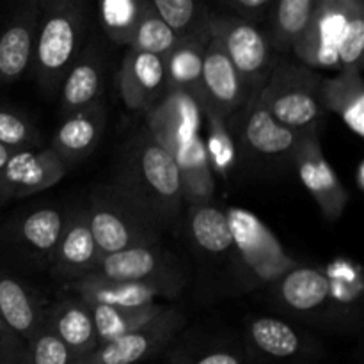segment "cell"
I'll use <instances>...</instances> for the list:
<instances>
[{
    "instance_id": "52a82bcc",
    "label": "cell",
    "mask_w": 364,
    "mask_h": 364,
    "mask_svg": "<svg viewBox=\"0 0 364 364\" xmlns=\"http://www.w3.org/2000/svg\"><path fill=\"white\" fill-rule=\"evenodd\" d=\"M208 32L210 39L220 46L233 64L245 89L251 96L258 95L276 64L267 32L258 25L226 14H212Z\"/></svg>"
},
{
    "instance_id": "8992f818",
    "label": "cell",
    "mask_w": 364,
    "mask_h": 364,
    "mask_svg": "<svg viewBox=\"0 0 364 364\" xmlns=\"http://www.w3.org/2000/svg\"><path fill=\"white\" fill-rule=\"evenodd\" d=\"M226 217L238 263L251 284H274L297 267L279 238L255 213L244 208H228Z\"/></svg>"
},
{
    "instance_id": "4dcf8cb0",
    "label": "cell",
    "mask_w": 364,
    "mask_h": 364,
    "mask_svg": "<svg viewBox=\"0 0 364 364\" xmlns=\"http://www.w3.org/2000/svg\"><path fill=\"white\" fill-rule=\"evenodd\" d=\"M156 16L173 31L178 41L208 34L212 13L199 0H149Z\"/></svg>"
},
{
    "instance_id": "f1b7e54d",
    "label": "cell",
    "mask_w": 364,
    "mask_h": 364,
    "mask_svg": "<svg viewBox=\"0 0 364 364\" xmlns=\"http://www.w3.org/2000/svg\"><path fill=\"white\" fill-rule=\"evenodd\" d=\"M91 308L92 320H95L96 336H98L100 345L110 343V341L123 338L134 331L141 329L146 323L155 320L156 316L166 311V306L162 304H149L144 308L134 309H121V308H107V306L87 304Z\"/></svg>"
},
{
    "instance_id": "e575fe53",
    "label": "cell",
    "mask_w": 364,
    "mask_h": 364,
    "mask_svg": "<svg viewBox=\"0 0 364 364\" xmlns=\"http://www.w3.org/2000/svg\"><path fill=\"white\" fill-rule=\"evenodd\" d=\"M176 43L178 38L173 34V31L156 16V13L149 6V0H146L144 14L135 27L128 48L151 53L164 59L176 46Z\"/></svg>"
},
{
    "instance_id": "ba28073f",
    "label": "cell",
    "mask_w": 364,
    "mask_h": 364,
    "mask_svg": "<svg viewBox=\"0 0 364 364\" xmlns=\"http://www.w3.org/2000/svg\"><path fill=\"white\" fill-rule=\"evenodd\" d=\"M294 167L306 191L318 205L327 220H338L348 205V192L338 178L336 171L327 162L320 144V135L308 134L302 137L294 156Z\"/></svg>"
},
{
    "instance_id": "e0dca14e",
    "label": "cell",
    "mask_w": 364,
    "mask_h": 364,
    "mask_svg": "<svg viewBox=\"0 0 364 364\" xmlns=\"http://www.w3.org/2000/svg\"><path fill=\"white\" fill-rule=\"evenodd\" d=\"M100 262L102 255L96 247L95 237L89 228L85 206H80L68 213L66 226L53 255L52 267L57 276L78 281L85 276H91Z\"/></svg>"
},
{
    "instance_id": "603a6c76",
    "label": "cell",
    "mask_w": 364,
    "mask_h": 364,
    "mask_svg": "<svg viewBox=\"0 0 364 364\" xmlns=\"http://www.w3.org/2000/svg\"><path fill=\"white\" fill-rule=\"evenodd\" d=\"M320 100L327 114H336L358 137H364V84L361 70H341L322 78Z\"/></svg>"
},
{
    "instance_id": "9a60e30c",
    "label": "cell",
    "mask_w": 364,
    "mask_h": 364,
    "mask_svg": "<svg viewBox=\"0 0 364 364\" xmlns=\"http://www.w3.org/2000/svg\"><path fill=\"white\" fill-rule=\"evenodd\" d=\"M119 95L134 112H148L167 95L164 59L128 48L119 71Z\"/></svg>"
},
{
    "instance_id": "7c38bea8",
    "label": "cell",
    "mask_w": 364,
    "mask_h": 364,
    "mask_svg": "<svg viewBox=\"0 0 364 364\" xmlns=\"http://www.w3.org/2000/svg\"><path fill=\"white\" fill-rule=\"evenodd\" d=\"M348 0H318L313 20L297 45L294 46L295 55L304 60L306 66L338 68V39L347 18Z\"/></svg>"
},
{
    "instance_id": "d6986e66",
    "label": "cell",
    "mask_w": 364,
    "mask_h": 364,
    "mask_svg": "<svg viewBox=\"0 0 364 364\" xmlns=\"http://www.w3.org/2000/svg\"><path fill=\"white\" fill-rule=\"evenodd\" d=\"M107 124V112L102 102L89 105L63 119L52 139L50 148L70 169L87 159L102 141Z\"/></svg>"
},
{
    "instance_id": "7bdbcfd3",
    "label": "cell",
    "mask_w": 364,
    "mask_h": 364,
    "mask_svg": "<svg viewBox=\"0 0 364 364\" xmlns=\"http://www.w3.org/2000/svg\"><path fill=\"white\" fill-rule=\"evenodd\" d=\"M355 185H358L359 191H363L364 188V162L363 160H359L358 169H355Z\"/></svg>"
},
{
    "instance_id": "4316f807",
    "label": "cell",
    "mask_w": 364,
    "mask_h": 364,
    "mask_svg": "<svg viewBox=\"0 0 364 364\" xmlns=\"http://www.w3.org/2000/svg\"><path fill=\"white\" fill-rule=\"evenodd\" d=\"M318 0H279L270 11V31L267 32L270 48L277 52L294 50L308 31Z\"/></svg>"
},
{
    "instance_id": "9c48e42d",
    "label": "cell",
    "mask_w": 364,
    "mask_h": 364,
    "mask_svg": "<svg viewBox=\"0 0 364 364\" xmlns=\"http://www.w3.org/2000/svg\"><path fill=\"white\" fill-rule=\"evenodd\" d=\"M146 130L173 156L203 137L201 107L185 92L167 91V95L146 112Z\"/></svg>"
},
{
    "instance_id": "5bb4252c",
    "label": "cell",
    "mask_w": 364,
    "mask_h": 364,
    "mask_svg": "<svg viewBox=\"0 0 364 364\" xmlns=\"http://www.w3.org/2000/svg\"><path fill=\"white\" fill-rule=\"evenodd\" d=\"M92 274L112 281L183 287L180 272L174 269L173 262L160 251L159 245H148V247H137L105 256Z\"/></svg>"
},
{
    "instance_id": "4fadbf2b",
    "label": "cell",
    "mask_w": 364,
    "mask_h": 364,
    "mask_svg": "<svg viewBox=\"0 0 364 364\" xmlns=\"http://www.w3.org/2000/svg\"><path fill=\"white\" fill-rule=\"evenodd\" d=\"M77 299L85 304L107 306V308L134 309L155 304L159 297H174L181 288L162 283H128V281H112L102 276H85L82 279L68 284Z\"/></svg>"
},
{
    "instance_id": "277c9868",
    "label": "cell",
    "mask_w": 364,
    "mask_h": 364,
    "mask_svg": "<svg viewBox=\"0 0 364 364\" xmlns=\"http://www.w3.org/2000/svg\"><path fill=\"white\" fill-rule=\"evenodd\" d=\"M85 213L102 258L130 249L159 245L164 231L110 185L92 192Z\"/></svg>"
},
{
    "instance_id": "7a4b0ae2",
    "label": "cell",
    "mask_w": 364,
    "mask_h": 364,
    "mask_svg": "<svg viewBox=\"0 0 364 364\" xmlns=\"http://www.w3.org/2000/svg\"><path fill=\"white\" fill-rule=\"evenodd\" d=\"M85 11L77 0L39 4L38 28L31 68L46 95H55L64 77L82 52Z\"/></svg>"
},
{
    "instance_id": "1f68e13d",
    "label": "cell",
    "mask_w": 364,
    "mask_h": 364,
    "mask_svg": "<svg viewBox=\"0 0 364 364\" xmlns=\"http://www.w3.org/2000/svg\"><path fill=\"white\" fill-rule=\"evenodd\" d=\"M201 112L208 123V135L205 139V146L213 176L219 174V176L228 178L238 166V153L233 132H231L228 121L213 109L203 107Z\"/></svg>"
},
{
    "instance_id": "d590c367",
    "label": "cell",
    "mask_w": 364,
    "mask_h": 364,
    "mask_svg": "<svg viewBox=\"0 0 364 364\" xmlns=\"http://www.w3.org/2000/svg\"><path fill=\"white\" fill-rule=\"evenodd\" d=\"M364 48V6L348 0L347 18L338 39V60L341 70H361Z\"/></svg>"
},
{
    "instance_id": "f35d334b",
    "label": "cell",
    "mask_w": 364,
    "mask_h": 364,
    "mask_svg": "<svg viewBox=\"0 0 364 364\" xmlns=\"http://www.w3.org/2000/svg\"><path fill=\"white\" fill-rule=\"evenodd\" d=\"M220 6L226 9V16L258 25L259 21L269 20L274 2L272 0H223Z\"/></svg>"
},
{
    "instance_id": "3957f363",
    "label": "cell",
    "mask_w": 364,
    "mask_h": 364,
    "mask_svg": "<svg viewBox=\"0 0 364 364\" xmlns=\"http://www.w3.org/2000/svg\"><path fill=\"white\" fill-rule=\"evenodd\" d=\"M322 78L308 66L276 60L256 96L277 123L301 134L320 135L327 114L320 100Z\"/></svg>"
},
{
    "instance_id": "8fae6325",
    "label": "cell",
    "mask_w": 364,
    "mask_h": 364,
    "mask_svg": "<svg viewBox=\"0 0 364 364\" xmlns=\"http://www.w3.org/2000/svg\"><path fill=\"white\" fill-rule=\"evenodd\" d=\"M68 173V167L52 148L18 149L7 160L4 171L6 201L23 199L52 188Z\"/></svg>"
},
{
    "instance_id": "30bf717a",
    "label": "cell",
    "mask_w": 364,
    "mask_h": 364,
    "mask_svg": "<svg viewBox=\"0 0 364 364\" xmlns=\"http://www.w3.org/2000/svg\"><path fill=\"white\" fill-rule=\"evenodd\" d=\"M183 326V315L166 309L141 329L123 338L100 345L85 364H139L162 350Z\"/></svg>"
},
{
    "instance_id": "74e56055",
    "label": "cell",
    "mask_w": 364,
    "mask_h": 364,
    "mask_svg": "<svg viewBox=\"0 0 364 364\" xmlns=\"http://www.w3.org/2000/svg\"><path fill=\"white\" fill-rule=\"evenodd\" d=\"M0 144L13 151L34 149L41 144V135L27 116L18 110L0 107Z\"/></svg>"
},
{
    "instance_id": "ffe728a7",
    "label": "cell",
    "mask_w": 364,
    "mask_h": 364,
    "mask_svg": "<svg viewBox=\"0 0 364 364\" xmlns=\"http://www.w3.org/2000/svg\"><path fill=\"white\" fill-rule=\"evenodd\" d=\"M105 59L92 45L82 48L73 66L60 84V114L63 117L100 102L103 91Z\"/></svg>"
},
{
    "instance_id": "60d3db41",
    "label": "cell",
    "mask_w": 364,
    "mask_h": 364,
    "mask_svg": "<svg viewBox=\"0 0 364 364\" xmlns=\"http://www.w3.org/2000/svg\"><path fill=\"white\" fill-rule=\"evenodd\" d=\"M185 364H242V361L238 355L231 354V352L217 350V352L203 354L196 359H191V361Z\"/></svg>"
},
{
    "instance_id": "f546056e",
    "label": "cell",
    "mask_w": 364,
    "mask_h": 364,
    "mask_svg": "<svg viewBox=\"0 0 364 364\" xmlns=\"http://www.w3.org/2000/svg\"><path fill=\"white\" fill-rule=\"evenodd\" d=\"M188 230L192 240L201 251L210 255H224L233 249V237H231L226 212L210 203L191 206Z\"/></svg>"
},
{
    "instance_id": "44dd1931",
    "label": "cell",
    "mask_w": 364,
    "mask_h": 364,
    "mask_svg": "<svg viewBox=\"0 0 364 364\" xmlns=\"http://www.w3.org/2000/svg\"><path fill=\"white\" fill-rule=\"evenodd\" d=\"M45 327L80 358L87 359L98 348L91 308L80 299L57 302L45 315Z\"/></svg>"
},
{
    "instance_id": "d6a6232c",
    "label": "cell",
    "mask_w": 364,
    "mask_h": 364,
    "mask_svg": "<svg viewBox=\"0 0 364 364\" xmlns=\"http://www.w3.org/2000/svg\"><path fill=\"white\" fill-rule=\"evenodd\" d=\"M249 341L262 354L274 359L294 358L301 350V338L291 326L277 318H256L249 326Z\"/></svg>"
},
{
    "instance_id": "484cf974",
    "label": "cell",
    "mask_w": 364,
    "mask_h": 364,
    "mask_svg": "<svg viewBox=\"0 0 364 364\" xmlns=\"http://www.w3.org/2000/svg\"><path fill=\"white\" fill-rule=\"evenodd\" d=\"M274 291L291 311L313 313L331 299V281L323 270L297 265L274 283Z\"/></svg>"
},
{
    "instance_id": "6da1fadb",
    "label": "cell",
    "mask_w": 364,
    "mask_h": 364,
    "mask_svg": "<svg viewBox=\"0 0 364 364\" xmlns=\"http://www.w3.org/2000/svg\"><path fill=\"white\" fill-rule=\"evenodd\" d=\"M109 185L162 230L176 220L185 203L176 160L148 130L128 142Z\"/></svg>"
},
{
    "instance_id": "ab89813d",
    "label": "cell",
    "mask_w": 364,
    "mask_h": 364,
    "mask_svg": "<svg viewBox=\"0 0 364 364\" xmlns=\"http://www.w3.org/2000/svg\"><path fill=\"white\" fill-rule=\"evenodd\" d=\"M25 347V341H21L0 318V364L23 363Z\"/></svg>"
},
{
    "instance_id": "5b68a950",
    "label": "cell",
    "mask_w": 364,
    "mask_h": 364,
    "mask_svg": "<svg viewBox=\"0 0 364 364\" xmlns=\"http://www.w3.org/2000/svg\"><path fill=\"white\" fill-rule=\"evenodd\" d=\"M228 124L233 132L238 159L265 169L294 166L295 151L308 135L277 123L258 96H252Z\"/></svg>"
},
{
    "instance_id": "cb8c5ba5",
    "label": "cell",
    "mask_w": 364,
    "mask_h": 364,
    "mask_svg": "<svg viewBox=\"0 0 364 364\" xmlns=\"http://www.w3.org/2000/svg\"><path fill=\"white\" fill-rule=\"evenodd\" d=\"M68 213L63 210L45 206L25 215L14 230V240L25 255L39 263L52 265L53 255L59 245L60 235L66 226Z\"/></svg>"
},
{
    "instance_id": "7402d4cb",
    "label": "cell",
    "mask_w": 364,
    "mask_h": 364,
    "mask_svg": "<svg viewBox=\"0 0 364 364\" xmlns=\"http://www.w3.org/2000/svg\"><path fill=\"white\" fill-rule=\"evenodd\" d=\"M210 43L208 34L181 39L164 57L167 77V91H180L191 96L201 107L205 103L203 91V57Z\"/></svg>"
},
{
    "instance_id": "8d00e7d4",
    "label": "cell",
    "mask_w": 364,
    "mask_h": 364,
    "mask_svg": "<svg viewBox=\"0 0 364 364\" xmlns=\"http://www.w3.org/2000/svg\"><path fill=\"white\" fill-rule=\"evenodd\" d=\"M25 347L21 364H85V359L75 354L50 329L43 327Z\"/></svg>"
},
{
    "instance_id": "ac0fdd59",
    "label": "cell",
    "mask_w": 364,
    "mask_h": 364,
    "mask_svg": "<svg viewBox=\"0 0 364 364\" xmlns=\"http://www.w3.org/2000/svg\"><path fill=\"white\" fill-rule=\"evenodd\" d=\"M39 4L18 7L0 31V85L9 84L31 68L38 28Z\"/></svg>"
},
{
    "instance_id": "2e32d148",
    "label": "cell",
    "mask_w": 364,
    "mask_h": 364,
    "mask_svg": "<svg viewBox=\"0 0 364 364\" xmlns=\"http://www.w3.org/2000/svg\"><path fill=\"white\" fill-rule=\"evenodd\" d=\"M203 91L205 103L201 109L210 107L226 121H230L252 98L226 53L212 39L203 57Z\"/></svg>"
},
{
    "instance_id": "836d02e7",
    "label": "cell",
    "mask_w": 364,
    "mask_h": 364,
    "mask_svg": "<svg viewBox=\"0 0 364 364\" xmlns=\"http://www.w3.org/2000/svg\"><path fill=\"white\" fill-rule=\"evenodd\" d=\"M144 9L146 0H103L98 6L100 23L116 45L128 46Z\"/></svg>"
},
{
    "instance_id": "83f0119b",
    "label": "cell",
    "mask_w": 364,
    "mask_h": 364,
    "mask_svg": "<svg viewBox=\"0 0 364 364\" xmlns=\"http://www.w3.org/2000/svg\"><path fill=\"white\" fill-rule=\"evenodd\" d=\"M180 169L183 201L188 205L210 203L215 191V176L208 162L205 139H198L174 156Z\"/></svg>"
},
{
    "instance_id": "d4e9b609",
    "label": "cell",
    "mask_w": 364,
    "mask_h": 364,
    "mask_svg": "<svg viewBox=\"0 0 364 364\" xmlns=\"http://www.w3.org/2000/svg\"><path fill=\"white\" fill-rule=\"evenodd\" d=\"M45 315L38 299L0 270V318L21 341L27 343L45 327Z\"/></svg>"
},
{
    "instance_id": "b9f144b4",
    "label": "cell",
    "mask_w": 364,
    "mask_h": 364,
    "mask_svg": "<svg viewBox=\"0 0 364 364\" xmlns=\"http://www.w3.org/2000/svg\"><path fill=\"white\" fill-rule=\"evenodd\" d=\"M13 155V149L6 148V146L0 144V205H4L6 201V194H4V171H6L7 160Z\"/></svg>"
}]
</instances>
